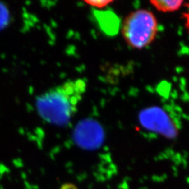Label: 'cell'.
Masks as SVG:
<instances>
[{
  "label": "cell",
  "instance_id": "obj_1",
  "mask_svg": "<svg viewBox=\"0 0 189 189\" xmlns=\"http://www.w3.org/2000/svg\"><path fill=\"white\" fill-rule=\"evenodd\" d=\"M85 90L86 83L83 79L68 81L49 90L36 100L39 114L50 124L65 126L76 113Z\"/></svg>",
  "mask_w": 189,
  "mask_h": 189
},
{
  "label": "cell",
  "instance_id": "obj_2",
  "mask_svg": "<svg viewBox=\"0 0 189 189\" xmlns=\"http://www.w3.org/2000/svg\"><path fill=\"white\" fill-rule=\"evenodd\" d=\"M122 35L126 44L135 49H142L155 40L158 32L155 16L148 9L134 11L125 18Z\"/></svg>",
  "mask_w": 189,
  "mask_h": 189
},
{
  "label": "cell",
  "instance_id": "obj_3",
  "mask_svg": "<svg viewBox=\"0 0 189 189\" xmlns=\"http://www.w3.org/2000/svg\"><path fill=\"white\" fill-rule=\"evenodd\" d=\"M152 6L158 11L163 13L174 12L179 10L183 4L181 0H152L150 2Z\"/></svg>",
  "mask_w": 189,
  "mask_h": 189
},
{
  "label": "cell",
  "instance_id": "obj_4",
  "mask_svg": "<svg viewBox=\"0 0 189 189\" xmlns=\"http://www.w3.org/2000/svg\"><path fill=\"white\" fill-rule=\"evenodd\" d=\"M10 21L9 11L5 4L0 2V30L6 27Z\"/></svg>",
  "mask_w": 189,
  "mask_h": 189
},
{
  "label": "cell",
  "instance_id": "obj_5",
  "mask_svg": "<svg viewBox=\"0 0 189 189\" xmlns=\"http://www.w3.org/2000/svg\"><path fill=\"white\" fill-rule=\"evenodd\" d=\"M85 2L90 7L97 8V9H103L109 4H112L113 1L112 0H89V1H85Z\"/></svg>",
  "mask_w": 189,
  "mask_h": 189
},
{
  "label": "cell",
  "instance_id": "obj_6",
  "mask_svg": "<svg viewBox=\"0 0 189 189\" xmlns=\"http://www.w3.org/2000/svg\"><path fill=\"white\" fill-rule=\"evenodd\" d=\"M186 12L184 13V14H183V16H184L186 20V27L189 32V3L186 4Z\"/></svg>",
  "mask_w": 189,
  "mask_h": 189
}]
</instances>
